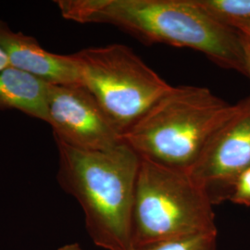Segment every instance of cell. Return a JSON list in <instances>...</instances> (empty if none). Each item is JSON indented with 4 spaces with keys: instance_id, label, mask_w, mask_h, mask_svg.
Segmentation results:
<instances>
[{
    "instance_id": "6da1fadb",
    "label": "cell",
    "mask_w": 250,
    "mask_h": 250,
    "mask_svg": "<svg viewBox=\"0 0 250 250\" xmlns=\"http://www.w3.org/2000/svg\"><path fill=\"white\" fill-rule=\"evenodd\" d=\"M80 23H107L146 44L187 47L220 67L248 75L241 36L194 0H83Z\"/></svg>"
},
{
    "instance_id": "7a4b0ae2",
    "label": "cell",
    "mask_w": 250,
    "mask_h": 250,
    "mask_svg": "<svg viewBox=\"0 0 250 250\" xmlns=\"http://www.w3.org/2000/svg\"><path fill=\"white\" fill-rule=\"evenodd\" d=\"M58 183L81 206L93 243L132 250V213L140 156L123 142L107 150H83L55 140Z\"/></svg>"
},
{
    "instance_id": "3957f363",
    "label": "cell",
    "mask_w": 250,
    "mask_h": 250,
    "mask_svg": "<svg viewBox=\"0 0 250 250\" xmlns=\"http://www.w3.org/2000/svg\"><path fill=\"white\" fill-rule=\"evenodd\" d=\"M245 103L230 105L207 87L172 86L125 132L123 141L140 158L189 171Z\"/></svg>"
},
{
    "instance_id": "277c9868",
    "label": "cell",
    "mask_w": 250,
    "mask_h": 250,
    "mask_svg": "<svg viewBox=\"0 0 250 250\" xmlns=\"http://www.w3.org/2000/svg\"><path fill=\"white\" fill-rule=\"evenodd\" d=\"M208 232H218L213 205L189 171L141 158L132 213L133 250Z\"/></svg>"
},
{
    "instance_id": "5b68a950",
    "label": "cell",
    "mask_w": 250,
    "mask_h": 250,
    "mask_svg": "<svg viewBox=\"0 0 250 250\" xmlns=\"http://www.w3.org/2000/svg\"><path fill=\"white\" fill-rule=\"evenodd\" d=\"M73 56L82 85L123 135L172 87L125 45L87 47Z\"/></svg>"
},
{
    "instance_id": "8992f818",
    "label": "cell",
    "mask_w": 250,
    "mask_h": 250,
    "mask_svg": "<svg viewBox=\"0 0 250 250\" xmlns=\"http://www.w3.org/2000/svg\"><path fill=\"white\" fill-rule=\"evenodd\" d=\"M47 124L55 140L83 150H107L123 143V134L82 84H49Z\"/></svg>"
},
{
    "instance_id": "52a82bcc",
    "label": "cell",
    "mask_w": 250,
    "mask_h": 250,
    "mask_svg": "<svg viewBox=\"0 0 250 250\" xmlns=\"http://www.w3.org/2000/svg\"><path fill=\"white\" fill-rule=\"evenodd\" d=\"M250 168V97L241 111L206 146L189 173L212 205L229 200L238 177Z\"/></svg>"
},
{
    "instance_id": "ba28073f",
    "label": "cell",
    "mask_w": 250,
    "mask_h": 250,
    "mask_svg": "<svg viewBox=\"0 0 250 250\" xmlns=\"http://www.w3.org/2000/svg\"><path fill=\"white\" fill-rule=\"evenodd\" d=\"M0 45L9 67L26 72L47 84H82L79 65L72 55L46 51L32 36L12 31L0 20Z\"/></svg>"
},
{
    "instance_id": "9c48e42d",
    "label": "cell",
    "mask_w": 250,
    "mask_h": 250,
    "mask_svg": "<svg viewBox=\"0 0 250 250\" xmlns=\"http://www.w3.org/2000/svg\"><path fill=\"white\" fill-rule=\"evenodd\" d=\"M45 82L12 67L0 71V110L17 109L47 124Z\"/></svg>"
},
{
    "instance_id": "30bf717a",
    "label": "cell",
    "mask_w": 250,
    "mask_h": 250,
    "mask_svg": "<svg viewBox=\"0 0 250 250\" xmlns=\"http://www.w3.org/2000/svg\"><path fill=\"white\" fill-rule=\"evenodd\" d=\"M206 14L226 26L250 21V0H194Z\"/></svg>"
},
{
    "instance_id": "8fae6325",
    "label": "cell",
    "mask_w": 250,
    "mask_h": 250,
    "mask_svg": "<svg viewBox=\"0 0 250 250\" xmlns=\"http://www.w3.org/2000/svg\"><path fill=\"white\" fill-rule=\"evenodd\" d=\"M217 238L218 232H208L132 250H218Z\"/></svg>"
},
{
    "instance_id": "7c38bea8",
    "label": "cell",
    "mask_w": 250,
    "mask_h": 250,
    "mask_svg": "<svg viewBox=\"0 0 250 250\" xmlns=\"http://www.w3.org/2000/svg\"><path fill=\"white\" fill-rule=\"evenodd\" d=\"M229 200L237 205L250 206V168L237 179Z\"/></svg>"
},
{
    "instance_id": "4fadbf2b",
    "label": "cell",
    "mask_w": 250,
    "mask_h": 250,
    "mask_svg": "<svg viewBox=\"0 0 250 250\" xmlns=\"http://www.w3.org/2000/svg\"><path fill=\"white\" fill-rule=\"evenodd\" d=\"M233 29L250 43V21L242 22L233 27Z\"/></svg>"
},
{
    "instance_id": "5bb4252c",
    "label": "cell",
    "mask_w": 250,
    "mask_h": 250,
    "mask_svg": "<svg viewBox=\"0 0 250 250\" xmlns=\"http://www.w3.org/2000/svg\"><path fill=\"white\" fill-rule=\"evenodd\" d=\"M242 37V36H241ZM243 44H244V48L246 52V57H247V66H248V75L250 77V43L247 41L245 38H243Z\"/></svg>"
},
{
    "instance_id": "9a60e30c",
    "label": "cell",
    "mask_w": 250,
    "mask_h": 250,
    "mask_svg": "<svg viewBox=\"0 0 250 250\" xmlns=\"http://www.w3.org/2000/svg\"><path fill=\"white\" fill-rule=\"evenodd\" d=\"M9 67V61L8 58L6 56V54L4 52V50L2 49L1 45H0V71L6 69Z\"/></svg>"
},
{
    "instance_id": "2e32d148",
    "label": "cell",
    "mask_w": 250,
    "mask_h": 250,
    "mask_svg": "<svg viewBox=\"0 0 250 250\" xmlns=\"http://www.w3.org/2000/svg\"><path fill=\"white\" fill-rule=\"evenodd\" d=\"M58 250H83L78 243H72V244H67L61 247Z\"/></svg>"
}]
</instances>
